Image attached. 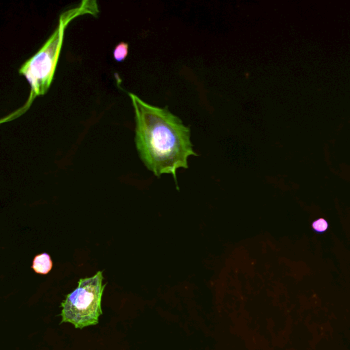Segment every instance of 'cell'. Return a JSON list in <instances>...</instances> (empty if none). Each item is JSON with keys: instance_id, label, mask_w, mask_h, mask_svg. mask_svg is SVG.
<instances>
[{"instance_id": "obj_1", "label": "cell", "mask_w": 350, "mask_h": 350, "mask_svg": "<svg viewBox=\"0 0 350 350\" xmlns=\"http://www.w3.org/2000/svg\"><path fill=\"white\" fill-rule=\"evenodd\" d=\"M136 119L135 142L140 158L157 176L188 168V158L197 156L191 142V130L167 107H156L129 93Z\"/></svg>"}, {"instance_id": "obj_2", "label": "cell", "mask_w": 350, "mask_h": 350, "mask_svg": "<svg viewBox=\"0 0 350 350\" xmlns=\"http://www.w3.org/2000/svg\"><path fill=\"white\" fill-rule=\"evenodd\" d=\"M100 12L98 4L94 0H84L78 6L63 12L59 18L58 24L52 36L38 52L28 60L18 70L20 75L27 80L30 86V92L27 102L18 110L1 119V124L14 120L28 110L37 96L48 92L54 76L60 53L62 48L64 31L67 26L78 16L91 14L98 16Z\"/></svg>"}, {"instance_id": "obj_3", "label": "cell", "mask_w": 350, "mask_h": 350, "mask_svg": "<svg viewBox=\"0 0 350 350\" xmlns=\"http://www.w3.org/2000/svg\"><path fill=\"white\" fill-rule=\"evenodd\" d=\"M103 280L102 271L90 278L80 279L78 288L61 303L60 324L70 323L78 329L98 324L103 314L102 299L106 288Z\"/></svg>"}, {"instance_id": "obj_4", "label": "cell", "mask_w": 350, "mask_h": 350, "mask_svg": "<svg viewBox=\"0 0 350 350\" xmlns=\"http://www.w3.org/2000/svg\"><path fill=\"white\" fill-rule=\"evenodd\" d=\"M53 267L51 256L48 253L36 255L33 260L32 268L35 272L40 274H46L52 270Z\"/></svg>"}, {"instance_id": "obj_5", "label": "cell", "mask_w": 350, "mask_h": 350, "mask_svg": "<svg viewBox=\"0 0 350 350\" xmlns=\"http://www.w3.org/2000/svg\"><path fill=\"white\" fill-rule=\"evenodd\" d=\"M129 51V46L126 42H121L114 48L113 52V57L116 62H122L128 56Z\"/></svg>"}, {"instance_id": "obj_6", "label": "cell", "mask_w": 350, "mask_h": 350, "mask_svg": "<svg viewBox=\"0 0 350 350\" xmlns=\"http://www.w3.org/2000/svg\"><path fill=\"white\" fill-rule=\"evenodd\" d=\"M314 230L316 232H324V230H326L328 228V224L326 221L323 219H320L314 222V224H312Z\"/></svg>"}]
</instances>
